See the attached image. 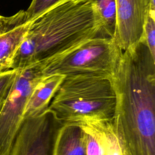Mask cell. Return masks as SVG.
Returning a JSON list of instances; mask_svg holds the SVG:
<instances>
[{
  "label": "cell",
  "instance_id": "cell-11",
  "mask_svg": "<svg viewBox=\"0 0 155 155\" xmlns=\"http://www.w3.org/2000/svg\"><path fill=\"white\" fill-rule=\"evenodd\" d=\"M81 125L88 126L94 131L101 142L104 155H124L113 120L96 121Z\"/></svg>",
  "mask_w": 155,
  "mask_h": 155
},
{
  "label": "cell",
  "instance_id": "cell-10",
  "mask_svg": "<svg viewBox=\"0 0 155 155\" xmlns=\"http://www.w3.org/2000/svg\"><path fill=\"white\" fill-rule=\"evenodd\" d=\"M32 22L19 23L0 34V70L10 69L13 57L25 38Z\"/></svg>",
  "mask_w": 155,
  "mask_h": 155
},
{
  "label": "cell",
  "instance_id": "cell-16",
  "mask_svg": "<svg viewBox=\"0 0 155 155\" xmlns=\"http://www.w3.org/2000/svg\"><path fill=\"white\" fill-rule=\"evenodd\" d=\"M27 21L26 12L21 10L10 16L0 15V34L8 30L14 25Z\"/></svg>",
  "mask_w": 155,
  "mask_h": 155
},
{
  "label": "cell",
  "instance_id": "cell-4",
  "mask_svg": "<svg viewBox=\"0 0 155 155\" xmlns=\"http://www.w3.org/2000/svg\"><path fill=\"white\" fill-rule=\"evenodd\" d=\"M122 52L114 38L96 36L38 64L43 76L89 74L111 78Z\"/></svg>",
  "mask_w": 155,
  "mask_h": 155
},
{
  "label": "cell",
  "instance_id": "cell-5",
  "mask_svg": "<svg viewBox=\"0 0 155 155\" xmlns=\"http://www.w3.org/2000/svg\"><path fill=\"white\" fill-rule=\"evenodd\" d=\"M43 77L39 64L18 70L0 110V155H10L24 120L27 102L34 88Z\"/></svg>",
  "mask_w": 155,
  "mask_h": 155
},
{
  "label": "cell",
  "instance_id": "cell-7",
  "mask_svg": "<svg viewBox=\"0 0 155 155\" xmlns=\"http://www.w3.org/2000/svg\"><path fill=\"white\" fill-rule=\"evenodd\" d=\"M114 40L122 50L133 48L142 40L150 10L155 12V0H116Z\"/></svg>",
  "mask_w": 155,
  "mask_h": 155
},
{
  "label": "cell",
  "instance_id": "cell-2",
  "mask_svg": "<svg viewBox=\"0 0 155 155\" xmlns=\"http://www.w3.org/2000/svg\"><path fill=\"white\" fill-rule=\"evenodd\" d=\"M96 36H104L90 2L68 0L33 21L10 69H24L46 62Z\"/></svg>",
  "mask_w": 155,
  "mask_h": 155
},
{
  "label": "cell",
  "instance_id": "cell-13",
  "mask_svg": "<svg viewBox=\"0 0 155 155\" xmlns=\"http://www.w3.org/2000/svg\"><path fill=\"white\" fill-rule=\"evenodd\" d=\"M68 0H32L25 10L27 21H33L50 9Z\"/></svg>",
  "mask_w": 155,
  "mask_h": 155
},
{
  "label": "cell",
  "instance_id": "cell-15",
  "mask_svg": "<svg viewBox=\"0 0 155 155\" xmlns=\"http://www.w3.org/2000/svg\"><path fill=\"white\" fill-rule=\"evenodd\" d=\"M81 126L84 131L86 155H104L102 145L94 131L88 126Z\"/></svg>",
  "mask_w": 155,
  "mask_h": 155
},
{
  "label": "cell",
  "instance_id": "cell-1",
  "mask_svg": "<svg viewBox=\"0 0 155 155\" xmlns=\"http://www.w3.org/2000/svg\"><path fill=\"white\" fill-rule=\"evenodd\" d=\"M111 79L113 123L124 155H155V59L144 41L123 51Z\"/></svg>",
  "mask_w": 155,
  "mask_h": 155
},
{
  "label": "cell",
  "instance_id": "cell-9",
  "mask_svg": "<svg viewBox=\"0 0 155 155\" xmlns=\"http://www.w3.org/2000/svg\"><path fill=\"white\" fill-rule=\"evenodd\" d=\"M53 155H86L84 131L78 124H64L58 134Z\"/></svg>",
  "mask_w": 155,
  "mask_h": 155
},
{
  "label": "cell",
  "instance_id": "cell-14",
  "mask_svg": "<svg viewBox=\"0 0 155 155\" xmlns=\"http://www.w3.org/2000/svg\"><path fill=\"white\" fill-rule=\"evenodd\" d=\"M147 45L153 58L155 59V12L150 10L143 31L142 40Z\"/></svg>",
  "mask_w": 155,
  "mask_h": 155
},
{
  "label": "cell",
  "instance_id": "cell-3",
  "mask_svg": "<svg viewBox=\"0 0 155 155\" xmlns=\"http://www.w3.org/2000/svg\"><path fill=\"white\" fill-rule=\"evenodd\" d=\"M116 106L110 78L80 74L64 78L48 108L64 124L84 125L113 120Z\"/></svg>",
  "mask_w": 155,
  "mask_h": 155
},
{
  "label": "cell",
  "instance_id": "cell-17",
  "mask_svg": "<svg viewBox=\"0 0 155 155\" xmlns=\"http://www.w3.org/2000/svg\"><path fill=\"white\" fill-rule=\"evenodd\" d=\"M18 72V70H0V97L7 95Z\"/></svg>",
  "mask_w": 155,
  "mask_h": 155
},
{
  "label": "cell",
  "instance_id": "cell-6",
  "mask_svg": "<svg viewBox=\"0 0 155 155\" xmlns=\"http://www.w3.org/2000/svg\"><path fill=\"white\" fill-rule=\"evenodd\" d=\"M63 125L48 108L37 116L25 118L10 155H53L56 141Z\"/></svg>",
  "mask_w": 155,
  "mask_h": 155
},
{
  "label": "cell",
  "instance_id": "cell-18",
  "mask_svg": "<svg viewBox=\"0 0 155 155\" xmlns=\"http://www.w3.org/2000/svg\"><path fill=\"white\" fill-rule=\"evenodd\" d=\"M7 95H8V94H7ZM7 95H5V96H2V97H0V110H1V108H2V107L3 104H4V102H5V99H6Z\"/></svg>",
  "mask_w": 155,
  "mask_h": 155
},
{
  "label": "cell",
  "instance_id": "cell-12",
  "mask_svg": "<svg viewBox=\"0 0 155 155\" xmlns=\"http://www.w3.org/2000/svg\"><path fill=\"white\" fill-rule=\"evenodd\" d=\"M102 24V34L114 38L116 26V0H88Z\"/></svg>",
  "mask_w": 155,
  "mask_h": 155
},
{
  "label": "cell",
  "instance_id": "cell-8",
  "mask_svg": "<svg viewBox=\"0 0 155 155\" xmlns=\"http://www.w3.org/2000/svg\"><path fill=\"white\" fill-rule=\"evenodd\" d=\"M64 78L61 75L44 76L38 82L27 102L24 119L37 116L48 108Z\"/></svg>",
  "mask_w": 155,
  "mask_h": 155
}]
</instances>
